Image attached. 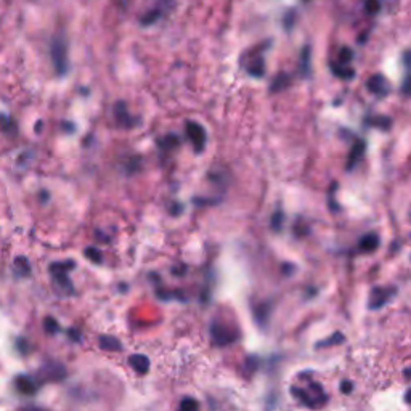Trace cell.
<instances>
[{
    "label": "cell",
    "mask_w": 411,
    "mask_h": 411,
    "mask_svg": "<svg viewBox=\"0 0 411 411\" xmlns=\"http://www.w3.org/2000/svg\"><path fill=\"white\" fill-rule=\"evenodd\" d=\"M308 389L312 392H308L307 389H300V387H291V394L295 397L297 400H300L304 405L310 407V408H318L321 407L324 402H326V395H324L323 389L320 384L316 382H312L308 386Z\"/></svg>",
    "instance_id": "obj_1"
},
{
    "label": "cell",
    "mask_w": 411,
    "mask_h": 411,
    "mask_svg": "<svg viewBox=\"0 0 411 411\" xmlns=\"http://www.w3.org/2000/svg\"><path fill=\"white\" fill-rule=\"evenodd\" d=\"M50 53H52V61H53L56 74L64 76L68 73V68H69L66 40L63 37H55L52 42V50H50Z\"/></svg>",
    "instance_id": "obj_2"
},
{
    "label": "cell",
    "mask_w": 411,
    "mask_h": 411,
    "mask_svg": "<svg viewBox=\"0 0 411 411\" xmlns=\"http://www.w3.org/2000/svg\"><path fill=\"white\" fill-rule=\"evenodd\" d=\"M71 269H74L73 261L55 262V264L50 265V273H52L53 281L61 287V291L64 294H73V284H71V281L68 278V273H69Z\"/></svg>",
    "instance_id": "obj_3"
},
{
    "label": "cell",
    "mask_w": 411,
    "mask_h": 411,
    "mask_svg": "<svg viewBox=\"0 0 411 411\" xmlns=\"http://www.w3.org/2000/svg\"><path fill=\"white\" fill-rule=\"evenodd\" d=\"M211 337H212L214 344L228 345V344L235 342L238 339V331L233 329L230 324H225V323L215 320L211 324Z\"/></svg>",
    "instance_id": "obj_4"
},
{
    "label": "cell",
    "mask_w": 411,
    "mask_h": 411,
    "mask_svg": "<svg viewBox=\"0 0 411 411\" xmlns=\"http://www.w3.org/2000/svg\"><path fill=\"white\" fill-rule=\"evenodd\" d=\"M397 289L395 287H373L371 291V297H370V307L371 310H379L381 307H384L389 300H391L395 295Z\"/></svg>",
    "instance_id": "obj_5"
},
{
    "label": "cell",
    "mask_w": 411,
    "mask_h": 411,
    "mask_svg": "<svg viewBox=\"0 0 411 411\" xmlns=\"http://www.w3.org/2000/svg\"><path fill=\"white\" fill-rule=\"evenodd\" d=\"M186 135H188V138L191 140L194 149L201 153L206 145V131L204 127L198 124V122L194 121H188L186 122Z\"/></svg>",
    "instance_id": "obj_6"
},
{
    "label": "cell",
    "mask_w": 411,
    "mask_h": 411,
    "mask_svg": "<svg viewBox=\"0 0 411 411\" xmlns=\"http://www.w3.org/2000/svg\"><path fill=\"white\" fill-rule=\"evenodd\" d=\"M368 89L370 92L376 93L379 97H386L389 93V85H387V81L386 77L382 74H374L368 79Z\"/></svg>",
    "instance_id": "obj_7"
},
{
    "label": "cell",
    "mask_w": 411,
    "mask_h": 411,
    "mask_svg": "<svg viewBox=\"0 0 411 411\" xmlns=\"http://www.w3.org/2000/svg\"><path fill=\"white\" fill-rule=\"evenodd\" d=\"M129 365L138 374H145L149 370V360L146 355H141V353H134V355L129 357Z\"/></svg>",
    "instance_id": "obj_8"
},
{
    "label": "cell",
    "mask_w": 411,
    "mask_h": 411,
    "mask_svg": "<svg viewBox=\"0 0 411 411\" xmlns=\"http://www.w3.org/2000/svg\"><path fill=\"white\" fill-rule=\"evenodd\" d=\"M358 248L362 252H373L379 248V236L376 233H368L365 235L358 243Z\"/></svg>",
    "instance_id": "obj_9"
},
{
    "label": "cell",
    "mask_w": 411,
    "mask_h": 411,
    "mask_svg": "<svg viewBox=\"0 0 411 411\" xmlns=\"http://www.w3.org/2000/svg\"><path fill=\"white\" fill-rule=\"evenodd\" d=\"M15 382H16V389L21 394L32 395L37 392V386H35V382L29 376H19V378H16Z\"/></svg>",
    "instance_id": "obj_10"
},
{
    "label": "cell",
    "mask_w": 411,
    "mask_h": 411,
    "mask_svg": "<svg viewBox=\"0 0 411 411\" xmlns=\"http://www.w3.org/2000/svg\"><path fill=\"white\" fill-rule=\"evenodd\" d=\"M365 146H366V143L363 140H357L355 141V145H353L350 154H349V162H347V169L349 170H352L353 167H355V164L360 161V157H362V154L365 153Z\"/></svg>",
    "instance_id": "obj_11"
},
{
    "label": "cell",
    "mask_w": 411,
    "mask_h": 411,
    "mask_svg": "<svg viewBox=\"0 0 411 411\" xmlns=\"http://www.w3.org/2000/svg\"><path fill=\"white\" fill-rule=\"evenodd\" d=\"M98 344L103 350H110V352L122 350V344H121L119 339L114 337V336H110V334H103L102 337H100Z\"/></svg>",
    "instance_id": "obj_12"
},
{
    "label": "cell",
    "mask_w": 411,
    "mask_h": 411,
    "mask_svg": "<svg viewBox=\"0 0 411 411\" xmlns=\"http://www.w3.org/2000/svg\"><path fill=\"white\" fill-rule=\"evenodd\" d=\"M248 73L254 77H262L265 71V63L262 60V56H254L251 63H248Z\"/></svg>",
    "instance_id": "obj_13"
},
{
    "label": "cell",
    "mask_w": 411,
    "mask_h": 411,
    "mask_svg": "<svg viewBox=\"0 0 411 411\" xmlns=\"http://www.w3.org/2000/svg\"><path fill=\"white\" fill-rule=\"evenodd\" d=\"M331 71H333V74L337 76L339 79H352L353 77V69L347 64H341V63H333L331 64Z\"/></svg>",
    "instance_id": "obj_14"
},
{
    "label": "cell",
    "mask_w": 411,
    "mask_h": 411,
    "mask_svg": "<svg viewBox=\"0 0 411 411\" xmlns=\"http://www.w3.org/2000/svg\"><path fill=\"white\" fill-rule=\"evenodd\" d=\"M289 84H291V77H289V74L279 73L275 79H273V84H272L270 90H272L273 93H276V92H281L283 89H286Z\"/></svg>",
    "instance_id": "obj_15"
},
{
    "label": "cell",
    "mask_w": 411,
    "mask_h": 411,
    "mask_svg": "<svg viewBox=\"0 0 411 411\" xmlns=\"http://www.w3.org/2000/svg\"><path fill=\"white\" fill-rule=\"evenodd\" d=\"M114 114H116V121L118 124H122V126H129V121H131V116H129V113L126 110V103L124 102H119L114 106Z\"/></svg>",
    "instance_id": "obj_16"
},
{
    "label": "cell",
    "mask_w": 411,
    "mask_h": 411,
    "mask_svg": "<svg viewBox=\"0 0 411 411\" xmlns=\"http://www.w3.org/2000/svg\"><path fill=\"white\" fill-rule=\"evenodd\" d=\"M15 267H16V272L19 273L21 276L29 275L31 267H29V262H27L26 257H18L16 261H15Z\"/></svg>",
    "instance_id": "obj_17"
},
{
    "label": "cell",
    "mask_w": 411,
    "mask_h": 411,
    "mask_svg": "<svg viewBox=\"0 0 411 411\" xmlns=\"http://www.w3.org/2000/svg\"><path fill=\"white\" fill-rule=\"evenodd\" d=\"M310 68V47H304L302 50V58H300V69H302V76H307Z\"/></svg>",
    "instance_id": "obj_18"
},
{
    "label": "cell",
    "mask_w": 411,
    "mask_h": 411,
    "mask_svg": "<svg viewBox=\"0 0 411 411\" xmlns=\"http://www.w3.org/2000/svg\"><path fill=\"white\" fill-rule=\"evenodd\" d=\"M283 220H284V215H283V212H275L272 215V219H270V227H272V230L273 232H279L281 230V225H283Z\"/></svg>",
    "instance_id": "obj_19"
},
{
    "label": "cell",
    "mask_w": 411,
    "mask_h": 411,
    "mask_svg": "<svg viewBox=\"0 0 411 411\" xmlns=\"http://www.w3.org/2000/svg\"><path fill=\"white\" fill-rule=\"evenodd\" d=\"M344 342V336H342V333H334L333 336H331L329 339H324V341H321V342H318L316 345H321V347H328V345H336V344H342Z\"/></svg>",
    "instance_id": "obj_20"
},
{
    "label": "cell",
    "mask_w": 411,
    "mask_h": 411,
    "mask_svg": "<svg viewBox=\"0 0 411 411\" xmlns=\"http://www.w3.org/2000/svg\"><path fill=\"white\" fill-rule=\"evenodd\" d=\"M44 328H45V331L48 334H55V333H58L60 331V324L55 318H52V316H47L45 321H44Z\"/></svg>",
    "instance_id": "obj_21"
},
{
    "label": "cell",
    "mask_w": 411,
    "mask_h": 411,
    "mask_svg": "<svg viewBox=\"0 0 411 411\" xmlns=\"http://www.w3.org/2000/svg\"><path fill=\"white\" fill-rule=\"evenodd\" d=\"M85 257H87L89 261L95 262V264H102V261H103L102 252H100L97 248H87L85 249Z\"/></svg>",
    "instance_id": "obj_22"
},
{
    "label": "cell",
    "mask_w": 411,
    "mask_h": 411,
    "mask_svg": "<svg viewBox=\"0 0 411 411\" xmlns=\"http://www.w3.org/2000/svg\"><path fill=\"white\" fill-rule=\"evenodd\" d=\"M159 15H161L159 10H151L149 13H146V15H143L140 21H141V24H153L154 21H157Z\"/></svg>",
    "instance_id": "obj_23"
},
{
    "label": "cell",
    "mask_w": 411,
    "mask_h": 411,
    "mask_svg": "<svg viewBox=\"0 0 411 411\" xmlns=\"http://www.w3.org/2000/svg\"><path fill=\"white\" fill-rule=\"evenodd\" d=\"M352 58H353V52L350 48L347 47L341 48V52H339V61H341V64H349Z\"/></svg>",
    "instance_id": "obj_24"
},
{
    "label": "cell",
    "mask_w": 411,
    "mask_h": 411,
    "mask_svg": "<svg viewBox=\"0 0 411 411\" xmlns=\"http://www.w3.org/2000/svg\"><path fill=\"white\" fill-rule=\"evenodd\" d=\"M178 145V138L175 135H167L164 138V141H161V146L164 149H172V148H175Z\"/></svg>",
    "instance_id": "obj_25"
},
{
    "label": "cell",
    "mask_w": 411,
    "mask_h": 411,
    "mask_svg": "<svg viewBox=\"0 0 411 411\" xmlns=\"http://www.w3.org/2000/svg\"><path fill=\"white\" fill-rule=\"evenodd\" d=\"M294 19H295V11H294V10H289V11H287L286 15H284V21H283V23H284V27H286L287 31L292 29Z\"/></svg>",
    "instance_id": "obj_26"
},
{
    "label": "cell",
    "mask_w": 411,
    "mask_h": 411,
    "mask_svg": "<svg viewBox=\"0 0 411 411\" xmlns=\"http://www.w3.org/2000/svg\"><path fill=\"white\" fill-rule=\"evenodd\" d=\"M365 6H366L368 13H378L379 8H381V2L379 0H366Z\"/></svg>",
    "instance_id": "obj_27"
},
{
    "label": "cell",
    "mask_w": 411,
    "mask_h": 411,
    "mask_svg": "<svg viewBox=\"0 0 411 411\" xmlns=\"http://www.w3.org/2000/svg\"><path fill=\"white\" fill-rule=\"evenodd\" d=\"M370 124H373V126H379V127H382V129H386V127L391 126V119H387V118H373Z\"/></svg>",
    "instance_id": "obj_28"
},
{
    "label": "cell",
    "mask_w": 411,
    "mask_h": 411,
    "mask_svg": "<svg viewBox=\"0 0 411 411\" xmlns=\"http://www.w3.org/2000/svg\"><path fill=\"white\" fill-rule=\"evenodd\" d=\"M353 391V384L350 381H342V384H341V392L342 394H350Z\"/></svg>",
    "instance_id": "obj_29"
},
{
    "label": "cell",
    "mask_w": 411,
    "mask_h": 411,
    "mask_svg": "<svg viewBox=\"0 0 411 411\" xmlns=\"http://www.w3.org/2000/svg\"><path fill=\"white\" fill-rule=\"evenodd\" d=\"M178 411H198V410H182V408H178Z\"/></svg>",
    "instance_id": "obj_30"
}]
</instances>
